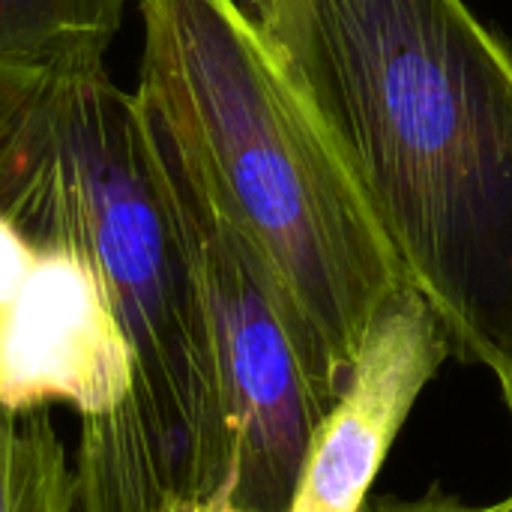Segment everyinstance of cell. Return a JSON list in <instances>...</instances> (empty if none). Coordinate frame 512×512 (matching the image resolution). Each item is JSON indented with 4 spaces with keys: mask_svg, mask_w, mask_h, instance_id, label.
Here are the masks:
<instances>
[{
    "mask_svg": "<svg viewBox=\"0 0 512 512\" xmlns=\"http://www.w3.org/2000/svg\"><path fill=\"white\" fill-rule=\"evenodd\" d=\"M435 309L512 384V51L468 0H240Z\"/></svg>",
    "mask_w": 512,
    "mask_h": 512,
    "instance_id": "cell-1",
    "label": "cell"
},
{
    "mask_svg": "<svg viewBox=\"0 0 512 512\" xmlns=\"http://www.w3.org/2000/svg\"><path fill=\"white\" fill-rule=\"evenodd\" d=\"M138 99L339 381L408 285L354 174L240 0H138Z\"/></svg>",
    "mask_w": 512,
    "mask_h": 512,
    "instance_id": "cell-2",
    "label": "cell"
},
{
    "mask_svg": "<svg viewBox=\"0 0 512 512\" xmlns=\"http://www.w3.org/2000/svg\"><path fill=\"white\" fill-rule=\"evenodd\" d=\"M153 132L192 237L216 345L231 429V474L222 495L234 512H288L312 435L345 384L252 243L201 189L156 123Z\"/></svg>",
    "mask_w": 512,
    "mask_h": 512,
    "instance_id": "cell-3",
    "label": "cell"
},
{
    "mask_svg": "<svg viewBox=\"0 0 512 512\" xmlns=\"http://www.w3.org/2000/svg\"><path fill=\"white\" fill-rule=\"evenodd\" d=\"M132 393V357L96 267L36 246L18 291L0 306V402L12 411L72 405L81 432L105 426Z\"/></svg>",
    "mask_w": 512,
    "mask_h": 512,
    "instance_id": "cell-4",
    "label": "cell"
},
{
    "mask_svg": "<svg viewBox=\"0 0 512 512\" xmlns=\"http://www.w3.org/2000/svg\"><path fill=\"white\" fill-rule=\"evenodd\" d=\"M450 357L429 300L402 285L378 312L345 390L306 450L288 512H363L420 393Z\"/></svg>",
    "mask_w": 512,
    "mask_h": 512,
    "instance_id": "cell-5",
    "label": "cell"
},
{
    "mask_svg": "<svg viewBox=\"0 0 512 512\" xmlns=\"http://www.w3.org/2000/svg\"><path fill=\"white\" fill-rule=\"evenodd\" d=\"M138 0H0V60L36 66H105Z\"/></svg>",
    "mask_w": 512,
    "mask_h": 512,
    "instance_id": "cell-6",
    "label": "cell"
},
{
    "mask_svg": "<svg viewBox=\"0 0 512 512\" xmlns=\"http://www.w3.org/2000/svg\"><path fill=\"white\" fill-rule=\"evenodd\" d=\"M0 512H75V474L45 408L0 402Z\"/></svg>",
    "mask_w": 512,
    "mask_h": 512,
    "instance_id": "cell-7",
    "label": "cell"
},
{
    "mask_svg": "<svg viewBox=\"0 0 512 512\" xmlns=\"http://www.w3.org/2000/svg\"><path fill=\"white\" fill-rule=\"evenodd\" d=\"M33 258H36V246L12 222L0 216V306L18 291Z\"/></svg>",
    "mask_w": 512,
    "mask_h": 512,
    "instance_id": "cell-8",
    "label": "cell"
},
{
    "mask_svg": "<svg viewBox=\"0 0 512 512\" xmlns=\"http://www.w3.org/2000/svg\"><path fill=\"white\" fill-rule=\"evenodd\" d=\"M369 512H512V495L507 501L492 504V507H474V504H465L459 498H450V495L432 489L417 501H396V498L375 501Z\"/></svg>",
    "mask_w": 512,
    "mask_h": 512,
    "instance_id": "cell-9",
    "label": "cell"
},
{
    "mask_svg": "<svg viewBox=\"0 0 512 512\" xmlns=\"http://www.w3.org/2000/svg\"><path fill=\"white\" fill-rule=\"evenodd\" d=\"M189 512H234V507H231L228 498L219 492L216 498H210V501H204V504H195Z\"/></svg>",
    "mask_w": 512,
    "mask_h": 512,
    "instance_id": "cell-10",
    "label": "cell"
},
{
    "mask_svg": "<svg viewBox=\"0 0 512 512\" xmlns=\"http://www.w3.org/2000/svg\"><path fill=\"white\" fill-rule=\"evenodd\" d=\"M504 399H507V408H510V414H512V384L510 387H504Z\"/></svg>",
    "mask_w": 512,
    "mask_h": 512,
    "instance_id": "cell-11",
    "label": "cell"
}]
</instances>
